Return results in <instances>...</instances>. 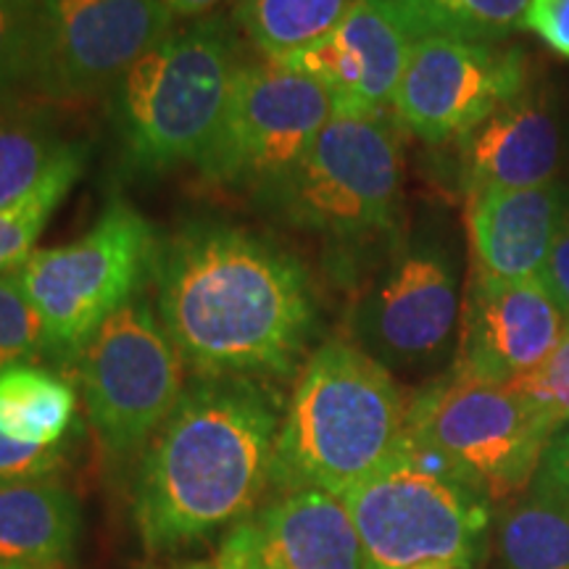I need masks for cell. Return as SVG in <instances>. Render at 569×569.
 Returning a JSON list of instances; mask_svg holds the SVG:
<instances>
[{"label": "cell", "mask_w": 569, "mask_h": 569, "mask_svg": "<svg viewBox=\"0 0 569 569\" xmlns=\"http://www.w3.org/2000/svg\"><path fill=\"white\" fill-rule=\"evenodd\" d=\"M156 311L196 377L290 380L319 327L315 280L293 251L246 227L190 222L153 269Z\"/></svg>", "instance_id": "1"}, {"label": "cell", "mask_w": 569, "mask_h": 569, "mask_svg": "<svg viewBox=\"0 0 569 569\" xmlns=\"http://www.w3.org/2000/svg\"><path fill=\"white\" fill-rule=\"evenodd\" d=\"M280 393L248 377H193L142 451L132 517L151 553L227 532L269 490Z\"/></svg>", "instance_id": "2"}, {"label": "cell", "mask_w": 569, "mask_h": 569, "mask_svg": "<svg viewBox=\"0 0 569 569\" xmlns=\"http://www.w3.org/2000/svg\"><path fill=\"white\" fill-rule=\"evenodd\" d=\"M409 398L386 367L348 338H327L293 377L267 493H351L396 457Z\"/></svg>", "instance_id": "3"}, {"label": "cell", "mask_w": 569, "mask_h": 569, "mask_svg": "<svg viewBox=\"0 0 569 569\" xmlns=\"http://www.w3.org/2000/svg\"><path fill=\"white\" fill-rule=\"evenodd\" d=\"M243 61L234 21L219 13L193 19L140 56L109 96L127 172L159 177L201 159Z\"/></svg>", "instance_id": "4"}, {"label": "cell", "mask_w": 569, "mask_h": 569, "mask_svg": "<svg viewBox=\"0 0 569 569\" xmlns=\"http://www.w3.org/2000/svg\"><path fill=\"white\" fill-rule=\"evenodd\" d=\"M293 230L336 246H386L403 230V140L388 113H343L282 177L253 196Z\"/></svg>", "instance_id": "5"}, {"label": "cell", "mask_w": 569, "mask_h": 569, "mask_svg": "<svg viewBox=\"0 0 569 569\" xmlns=\"http://www.w3.org/2000/svg\"><path fill=\"white\" fill-rule=\"evenodd\" d=\"M459 253L438 227L401 230L372 256L346 309V338L390 375L432 377L457 361Z\"/></svg>", "instance_id": "6"}, {"label": "cell", "mask_w": 569, "mask_h": 569, "mask_svg": "<svg viewBox=\"0 0 569 569\" xmlns=\"http://www.w3.org/2000/svg\"><path fill=\"white\" fill-rule=\"evenodd\" d=\"M343 501L365 549V569H472L486 557L496 507L440 453L409 436Z\"/></svg>", "instance_id": "7"}, {"label": "cell", "mask_w": 569, "mask_h": 569, "mask_svg": "<svg viewBox=\"0 0 569 569\" xmlns=\"http://www.w3.org/2000/svg\"><path fill=\"white\" fill-rule=\"evenodd\" d=\"M161 238L124 198H111L82 238L38 248L13 272L19 290L46 327L51 361L80 365L106 319L153 280Z\"/></svg>", "instance_id": "8"}, {"label": "cell", "mask_w": 569, "mask_h": 569, "mask_svg": "<svg viewBox=\"0 0 569 569\" xmlns=\"http://www.w3.org/2000/svg\"><path fill=\"white\" fill-rule=\"evenodd\" d=\"M557 432L515 388L457 367L409 396L407 436L440 453L493 507H507L532 486Z\"/></svg>", "instance_id": "9"}, {"label": "cell", "mask_w": 569, "mask_h": 569, "mask_svg": "<svg viewBox=\"0 0 569 569\" xmlns=\"http://www.w3.org/2000/svg\"><path fill=\"white\" fill-rule=\"evenodd\" d=\"M82 401L106 459H140L184 390L182 356L146 293L134 296L80 356Z\"/></svg>", "instance_id": "10"}, {"label": "cell", "mask_w": 569, "mask_h": 569, "mask_svg": "<svg viewBox=\"0 0 569 569\" xmlns=\"http://www.w3.org/2000/svg\"><path fill=\"white\" fill-rule=\"evenodd\" d=\"M336 101L303 71L243 61L198 172L209 188L259 196L288 172L336 117Z\"/></svg>", "instance_id": "11"}, {"label": "cell", "mask_w": 569, "mask_h": 569, "mask_svg": "<svg viewBox=\"0 0 569 569\" xmlns=\"http://www.w3.org/2000/svg\"><path fill=\"white\" fill-rule=\"evenodd\" d=\"M174 21L161 0H38L27 92L56 106L109 98L132 63L177 30Z\"/></svg>", "instance_id": "12"}, {"label": "cell", "mask_w": 569, "mask_h": 569, "mask_svg": "<svg viewBox=\"0 0 569 569\" xmlns=\"http://www.w3.org/2000/svg\"><path fill=\"white\" fill-rule=\"evenodd\" d=\"M530 59L519 46H486L427 34L411 48L393 117L430 146L467 138L528 82Z\"/></svg>", "instance_id": "13"}, {"label": "cell", "mask_w": 569, "mask_h": 569, "mask_svg": "<svg viewBox=\"0 0 569 569\" xmlns=\"http://www.w3.org/2000/svg\"><path fill=\"white\" fill-rule=\"evenodd\" d=\"M567 322L538 277L507 282L472 269L453 367L496 386H515L557 351Z\"/></svg>", "instance_id": "14"}, {"label": "cell", "mask_w": 569, "mask_h": 569, "mask_svg": "<svg viewBox=\"0 0 569 569\" xmlns=\"http://www.w3.org/2000/svg\"><path fill=\"white\" fill-rule=\"evenodd\" d=\"M417 40L398 0H353L336 30L284 67L322 84L338 111L388 113Z\"/></svg>", "instance_id": "15"}, {"label": "cell", "mask_w": 569, "mask_h": 569, "mask_svg": "<svg viewBox=\"0 0 569 569\" xmlns=\"http://www.w3.org/2000/svg\"><path fill=\"white\" fill-rule=\"evenodd\" d=\"M467 196L557 182L569 156V127L546 74L528 82L457 142Z\"/></svg>", "instance_id": "16"}, {"label": "cell", "mask_w": 569, "mask_h": 569, "mask_svg": "<svg viewBox=\"0 0 569 569\" xmlns=\"http://www.w3.org/2000/svg\"><path fill=\"white\" fill-rule=\"evenodd\" d=\"M213 569H365V549L343 498L296 490L232 525Z\"/></svg>", "instance_id": "17"}, {"label": "cell", "mask_w": 569, "mask_h": 569, "mask_svg": "<svg viewBox=\"0 0 569 569\" xmlns=\"http://www.w3.org/2000/svg\"><path fill=\"white\" fill-rule=\"evenodd\" d=\"M569 206V184L486 190L467 196L475 272L493 280H530L543 269Z\"/></svg>", "instance_id": "18"}, {"label": "cell", "mask_w": 569, "mask_h": 569, "mask_svg": "<svg viewBox=\"0 0 569 569\" xmlns=\"http://www.w3.org/2000/svg\"><path fill=\"white\" fill-rule=\"evenodd\" d=\"M80 501L56 478L0 486V565L56 569L80 538Z\"/></svg>", "instance_id": "19"}, {"label": "cell", "mask_w": 569, "mask_h": 569, "mask_svg": "<svg viewBox=\"0 0 569 569\" xmlns=\"http://www.w3.org/2000/svg\"><path fill=\"white\" fill-rule=\"evenodd\" d=\"M80 398L67 377L21 361L0 369V436L27 448L71 446Z\"/></svg>", "instance_id": "20"}, {"label": "cell", "mask_w": 569, "mask_h": 569, "mask_svg": "<svg viewBox=\"0 0 569 569\" xmlns=\"http://www.w3.org/2000/svg\"><path fill=\"white\" fill-rule=\"evenodd\" d=\"M498 553L503 569H569V507L538 475L501 507Z\"/></svg>", "instance_id": "21"}, {"label": "cell", "mask_w": 569, "mask_h": 569, "mask_svg": "<svg viewBox=\"0 0 569 569\" xmlns=\"http://www.w3.org/2000/svg\"><path fill=\"white\" fill-rule=\"evenodd\" d=\"M353 0H234L232 21L264 61L284 63L325 40Z\"/></svg>", "instance_id": "22"}, {"label": "cell", "mask_w": 569, "mask_h": 569, "mask_svg": "<svg viewBox=\"0 0 569 569\" xmlns=\"http://www.w3.org/2000/svg\"><path fill=\"white\" fill-rule=\"evenodd\" d=\"M88 148L80 142H69L59 161L48 169V174L34 184L21 201L0 209V277L13 274L30 256L38 251L40 234L46 232L56 209L69 196L84 172Z\"/></svg>", "instance_id": "23"}, {"label": "cell", "mask_w": 569, "mask_h": 569, "mask_svg": "<svg viewBox=\"0 0 569 569\" xmlns=\"http://www.w3.org/2000/svg\"><path fill=\"white\" fill-rule=\"evenodd\" d=\"M69 142L40 113L3 106L0 109V209L17 203L59 161Z\"/></svg>", "instance_id": "24"}, {"label": "cell", "mask_w": 569, "mask_h": 569, "mask_svg": "<svg viewBox=\"0 0 569 569\" xmlns=\"http://www.w3.org/2000/svg\"><path fill=\"white\" fill-rule=\"evenodd\" d=\"M419 38L443 34L486 46H503L522 30L532 0H398Z\"/></svg>", "instance_id": "25"}, {"label": "cell", "mask_w": 569, "mask_h": 569, "mask_svg": "<svg viewBox=\"0 0 569 569\" xmlns=\"http://www.w3.org/2000/svg\"><path fill=\"white\" fill-rule=\"evenodd\" d=\"M38 38V0H0V109L27 92Z\"/></svg>", "instance_id": "26"}, {"label": "cell", "mask_w": 569, "mask_h": 569, "mask_svg": "<svg viewBox=\"0 0 569 569\" xmlns=\"http://www.w3.org/2000/svg\"><path fill=\"white\" fill-rule=\"evenodd\" d=\"M51 361L46 327L13 274L0 277V369L21 361Z\"/></svg>", "instance_id": "27"}, {"label": "cell", "mask_w": 569, "mask_h": 569, "mask_svg": "<svg viewBox=\"0 0 569 569\" xmlns=\"http://www.w3.org/2000/svg\"><path fill=\"white\" fill-rule=\"evenodd\" d=\"M509 388L528 398L559 430L569 425V322L557 351L546 359V365Z\"/></svg>", "instance_id": "28"}, {"label": "cell", "mask_w": 569, "mask_h": 569, "mask_svg": "<svg viewBox=\"0 0 569 569\" xmlns=\"http://www.w3.org/2000/svg\"><path fill=\"white\" fill-rule=\"evenodd\" d=\"M71 446L27 448L0 436V486L24 480H46L63 472Z\"/></svg>", "instance_id": "29"}, {"label": "cell", "mask_w": 569, "mask_h": 569, "mask_svg": "<svg viewBox=\"0 0 569 569\" xmlns=\"http://www.w3.org/2000/svg\"><path fill=\"white\" fill-rule=\"evenodd\" d=\"M522 30L538 34L553 53L569 59V0H532Z\"/></svg>", "instance_id": "30"}, {"label": "cell", "mask_w": 569, "mask_h": 569, "mask_svg": "<svg viewBox=\"0 0 569 569\" xmlns=\"http://www.w3.org/2000/svg\"><path fill=\"white\" fill-rule=\"evenodd\" d=\"M538 280L543 282V288L549 290L553 301L559 303V309L565 311L569 319V206L561 219V227L553 240L549 259H546L543 269H540Z\"/></svg>", "instance_id": "31"}, {"label": "cell", "mask_w": 569, "mask_h": 569, "mask_svg": "<svg viewBox=\"0 0 569 569\" xmlns=\"http://www.w3.org/2000/svg\"><path fill=\"white\" fill-rule=\"evenodd\" d=\"M538 478L569 507V425L561 427L557 436L551 438L543 461H540Z\"/></svg>", "instance_id": "32"}, {"label": "cell", "mask_w": 569, "mask_h": 569, "mask_svg": "<svg viewBox=\"0 0 569 569\" xmlns=\"http://www.w3.org/2000/svg\"><path fill=\"white\" fill-rule=\"evenodd\" d=\"M161 3L167 6L174 17L201 19V17H209V13L217 11L224 0H161Z\"/></svg>", "instance_id": "33"}, {"label": "cell", "mask_w": 569, "mask_h": 569, "mask_svg": "<svg viewBox=\"0 0 569 569\" xmlns=\"http://www.w3.org/2000/svg\"><path fill=\"white\" fill-rule=\"evenodd\" d=\"M411 569H457V567H448V565H422V567H411Z\"/></svg>", "instance_id": "34"}, {"label": "cell", "mask_w": 569, "mask_h": 569, "mask_svg": "<svg viewBox=\"0 0 569 569\" xmlns=\"http://www.w3.org/2000/svg\"><path fill=\"white\" fill-rule=\"evenodd\" d=\"M184 569H213V565H193V567H184Z\"/></svg>", "instance_id": "35"}, {"label": "cell", "mask_w": 569, "mask_h": 569, "mask_svg": "<svg viewBox=\"0 0 569 569\" xmlns=\"http://www.w3.org/2000/svg\"><path fill=\"white\" fill-rule=\"evenodd\" d=\"M0 569H21V567H3V565H0Z\"/></svg>", "instance_id": "36"}]
</instances>
